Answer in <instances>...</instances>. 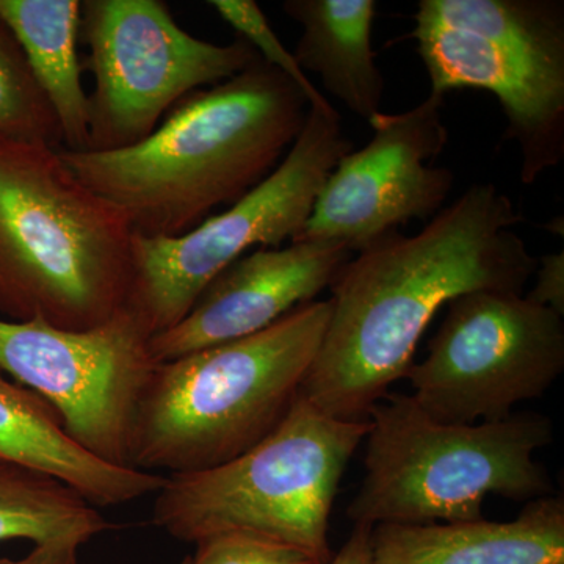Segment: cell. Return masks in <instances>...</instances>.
<instances>
[{"mask_svg":"<svg viewBox=\"0 0 564 564\" xmlns=\"http://www.w3.org/2000/svg\"><path fill=\"white\" fill-rule=\"evenodd\" d=\"M0 137L62 148L55 111L33 76L20 41L0 18Z\"/></svg>","mask_w":564,"mask_h":564,"instance_id":"obj_19","label":"cell"},{"mask_svg":"<svg viewBox=\"0 0 564 564\" xmlns=\"http://www.w3.org/2000/svg\"><path fill=\"white\" fill-rule=\"evenodd\" d=\"M151 337L126 306L84 332L0 318V370L46 400L85 451L132 467L137 411L159 364Z\"/></svg>","mask_w":564,"mask_h":564,"instance_id":"obj_11","label":"cell"},{"mask_svg":"<svg viewBox=\"0 0 564 564\" xmlns=\"http://www.w3.org/2000/svg\"><path fill=\"white\" fill-rule=\"evenodd\" d=\"M282 10L302 25L295 57L304 73L369 122L381 111L384 79L372 46L375 0H285Z\"/></svg>","mask_w":564,"mask_h":564,"instance_id":"obj_16","label":"cell"},{"mask_svg":"<svg viewBox=\"0 0 564 564\" xmlns=\"http://www.w3.org/2000/svg\"><path fill=\"white\" fill-rule=\"evenodd\" d=\"M195 544L192 564H318L300 549L250 533L210 534Z\"/></svg>","mask_w":564,"mask_h":564,"instance_id":"obj_21","label":"cell"},{"mask_svg":"<svg viewBox=\"0 0 564 564\" xmlns=\"http://www.w3.org/2000/svg\"><path fill=\"white\" fill-rule=\"evenodd\" d=\"M367 421L366 475L347 510L352 525L478 521L489 496L527 503L555 491L534 458L554 441L543 414L445 423L413 395L389 392Z\"/></svg>","mask_w":564,"mask_h":564,"instance_id":"obj_5","label":"cell"},{"mask_svg":"<svg viewBox=\"0 0 564 564\" xmlns=\"http://www.w3.org/2000/svg\"><path fill=\"white\" fill-rule=\"evenodd\" d=\"M109 529L95 505L69 486L0 458V543L84 545Z\"/></svg>","mask_w":564,"mask_h":564,"instance_id":"obj_18","label":"cell"},{"mask_svg":"<svg viewBox=\"0 0 564 564\" xmlns=\"http://www.w3.org/2000/svg\"><path fill=\"white\" fill-rule=\"evenodd\" d=\"M329 314V300H315L263 332L159 362L137 411L131 466L198 473L261 443L299 397Z\"/></svg>","mask_w":564,"mask_h":564,"instance_id":"obj_4","label":"cell"},{"mask_svg":"<svg viewBox=\"0 0 564 564\" xmlns=\"http://www.w3.org/2000/svg\"><path fill=\"white\" fill-rule=\"evenodd\" d=\"M444 99L430 91L413 109L373 117L372 140L340 159L296 240L336 242L356 254L400 226L436 217L454 187V173L434 165L448 141Z\"/></svg>","mask_w":564,"mask_h":564,"instance_id":"obj_12","label":"cell"},{"mask_svg":"<svg viewBox=\"0 0 564 564\" xmlns=\"http://www.w3.org/2000/svg\"><path fill=\"white\" fill-rule=\"evenodd\" d=\"M307 106L299 85L259 57L231 79L185 96L131 148H58V155L126 215L133 234L176 237L262 184L302 133Z\"/></svg>","mask_w":564,"mask_h":564,"instance_id":"obj_2","label":"cell"},{"mask_svg":"<svg viewBox=\"0 0 564 564\" xmlns=\"http://www.w3.org/2000/svg\"><path fill=\"white\" fill-rule=\"evenodd\" d=\"M369 429V421H339L299 393L276 429L250 451L210 469L165 477L152 521L187 543L250 533L329 564L334 500Z\"/></svg>","mask_w":564,"mask_h":564,"instance_id":"obj_6","label":"cell"},{"mask_svg":"<svg viewBox=\"0 0 564 564\" xmlns=\"http://www.w3.org/2000/svg\"><path fill=\"white\" fill-rule=\"evenodd\" d=\"M510 196L475 184L415 236L391 232L351 256L332 289L328 328L300 393L339 421H367L404 380L426 326L463 293H524L538 259L514 231Z\"/></svg>","mask_w":564,"mask_h":564,"instance_id":"obj_1","label":"cell"},{"mask_svg":"<svg viewBox=\"0 0 564 564\" xmlns=\"http://www.w3.org/2000/svg\"><path fill=\"white\" fill-rule=\"evenodd\" d=\"M80 33L95 76L87 151L140 143L185 96L259 58L240 36L229 44L196 39L161 0H85Z\"/></svg>","mask_w":564,"mask_h":564,"instance_id":"obj_9","label":"cell"},{"mask_svg":"<svg viewBox=\"0 0 564 564\" xmlns=\"http://www.w3.org/2000/svg\"><path fill=\"white\" fill-rule=\"evenodd\" d=\"M180 564H192V556H185Z\"/></svg>","mask_w":564,"mask_h":564,"instance_id":"obj_25","label":"cell"},{"mask_svg":"<svg viewBox=\"0 0 564 564\" xmlns=\"http://www.w3.org/2000/svg\"><path fill=\"white\" fill-rule=\"evenodd\" d=\"M373 564H564V499L530 500L511 521L380 524Z\"/></svg>","mask_w":564,"mask_h":564,"instance_id":"obj_14","label":"cell"},{"mask_svg":"<svg viewBox=\"0 0 564 564\" xmlns=\"http://www.w3.org/2000/svg\"><path fill=\"white\" fill-rule=\"evenodd\" d=\"M410 39L433 93L475 88L499 99L525 185L562 163V0H421Z\"/></svg>","mask_w":564,"mask_h":564,"instance_id":"obj_7","label":"cell"},{"mask_svg":"<svg viewBox=\"0 0 564 564\" xmlns=\"http://www.w3.org/2000/svg\"><path fill=\"white\" fill-rule=\"evenodd\" d=\"M207 3L231 25L234 31L239 33L240 39L247 41L252 50L258 52L259 57L267 65L280 69L289 79L299 85L300 90L306 96L310 107L323 111L336 110L328 99L317 90L307 74L300 68L292 52L278 39L261 7L254 0H210Z\"/></svg>","mask_w":564,"mask_h":564,"instance_id":"obj_20","label":"cell"},{"mask_svg":"<svg viewBox=\"0 0 564 564\" xmlns=\"http://www.w3.org/2000/svg\"><path fill=\"white\" fill-rule=\"evenodd\" d=\"M352 252L344 245L295 240L259 248L226 267L180 323L151 337L155 361L263 332L296 307L315 302Z\"/></svg>","mask_w":564,"mask_h":564,"instance_id":"obj_13","label":"cell"},{"mask_svg":"<svg viewBox=\"0 0 564 564\" xmlns=\"http://www.w3.org/2000/svg\"><path fill=\"white\" fill-rule=\"evenodd\" d=\"M80 547L66 541L33 545L31 554L18 560L0 558V564H85L79 556Z\"/></svg>","mask_w":564,"mask_h":564,"instance_id":"obj_23","label":"cell"},{"mask_svg":"<svg viewBox=\"0 0 564 564\" xmlns=\"http://www.w3.org/2000/svg\"><path fill=\"white\" fill-rule=\"evenodd\" d=\"M370 534L372 527L352 525L350 536L329 564H373Z\"/></svg>","mask_w":564,"mask_h":564,"instance_id":"obj_24","label":"cell"},{"mask_svg":"<svg viewBox=\"0 0 564 564\" xmlns=\"http://www.w3.org/2000/svg\"><path fill=\"white\" fill-rule=\"evenodd\" d=\"M133 231L58 148L0 137V315L84 332L128 302Z\"/></svg>","mask_w":564,"mask_h":564,"instance_id":"obj_3","label":"cell"},{"mask_svg":"<svg viewBox=\"0 0 564 564\" xmlns=\"http://www.w3.org/2000/svg\"><path fill=\"white\" fill-rule=\"evenodd\" d=\"M351 151L339 113L310 107L284 161L242 199L182 236L133 234L126 307L151 336L173 328L207 284L250 248H281L299 239L323 184Z\"/></svg>","mask_w":564,"mask_h":564,"instance_id":"obj_8","label":"cell"},{"mask_svg":"<svg viewBox=\"0 0 564 564\" xmlns=\"http://www.w3.org/2000/svg\"><path fill=\"white\" fill-rule=\"evenodd\" d=\"M445 306L426 358L404 377L436 421H503L562 377L564 323L554 311L499 291L463 293Z\"/></svg>","mask_w":564,"mask_h":564,"instance_id":"obj_10","label":"cell"},{"mask_svg":"<svg viewBox=\"0 0 564 564\" xmlns=\"http://www.w3.org/2000/svg\"><path fill=\"white\" fill-rule=\"evenodd\" d=\"M530 302L540 304L564 317V252H552L538 259L534 288L527 293Z\"/></svg>","mask_w":564,"mask_h":564,"instance_id":"obj_22","label":"cell"},{"mask_svg":"<svg viewBox=\"0 0 564 564\" xmlns=\"http://www.w3.org/2000/svg\"><path fill=\"white\" fill-rule=\"evenodd\" d=\"M0 458L50 475L95 507L155 494L165 475L102 462L77 444L46 400L0 370Z\"/></svg>","mask_w":564,"mask_h":564,"instance_id":"obj_15","label":"cell"},{"mask_svg":"<svg viewBox=\"0 0 564 564\" xmlns=\"http://www.w3.org/2000/svg\"><path fill=\"white\" fill-rule=\"evenodd\" d=\"M0 18L20 41L33 76L55 111L63 150L87 151L90 107L77 57L82 2L0 0Z\"/></svg>","mask_w":564,"mask_h":564,"instance_id":"obj_17","label":"cell"}]
</instances>
